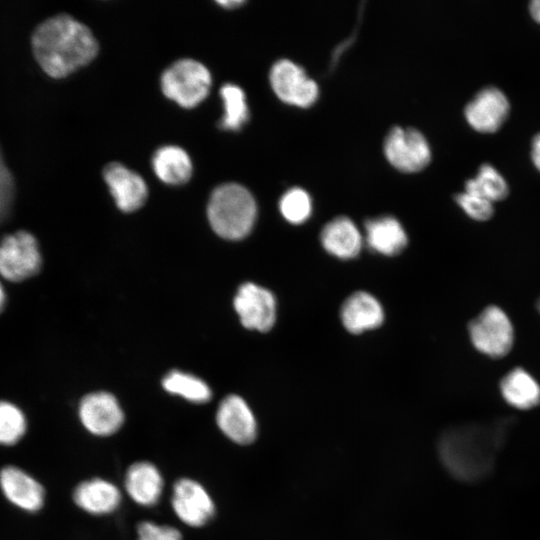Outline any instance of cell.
<instances>
[{"mask_svg": "<svg viewBox=\"0 0 540 540\" xmlns=\"http://www.w3.org/2000/svg\"><path fill=\"white\" fill-rule=\"evenodd\" d=\"M216 421L220 430L240 445L252 443L257 435V422L246 401L238 395H229L220 403Z\"/></svg>", "mask_w": 540, "mask_h": 540, "instance_id": "cell-12", "label": "cell"}, {"mask_svg": "<svg viewBox=\"0 0 540 540\" xmlns=\"http://www.w3.org/2000/svg\"><path fill=\"white\" fill-rule=\"evenodd\" d=\"M384 153L387 160L403 172L420 171L431 158L427 140L413 128H392L384 142Z\"/></svg>", "mask_w": 540, "mask_h": 540, "instance_id": "cell-7", "label": "cell"}, {"mask_svg": "<svg viewBox=\"0 0 540 540\" xmlns=\"http://www.w3.org/2000/svg\"><path fill=\"white\" fill-rule=\"evenodd\" d=\"M31 45L40 67L54 78L65 77L86 65L98 52L91 30L68 14L41 22L32 33Z\"/></svg>", "mask_w": 540, "mask_h": 540, "instance_id": "cell-1", "label": "cell"}, {"mask_svg": "<svg viewBox=\"0 0 540 540\" xmlns=\"http://www.w3.org/2000/svg\"><path fill=\"white\" fill-rule=\"evenodd\" d=\"M468 330L473 346L489 357H503L513 346V325L497 306L486 307L469 323Z\"/></svg>", "mask_w": 540, "mask_h": 540, "instance_id": "cell-5", "label": "cell"}, {"mask_svg": "<svg viewBox=\"0 0 540 540\" xmlns=\"http://www.w3.org/2000/svg\"><path fill=\"white\" fill-rule=\"evenodd\" d=\"M505 401L518 409H530L540 403V385L523 368L509 371L500 382Z\"/></svg>", "mask_w": 540, "mask_h": 540, "instance_id": "cell-21", "label": "cell"}, {"mask_svg": "<svg viewBox=\"0 0 540 540\" xmlns=\"http://www.w3.org/2000/svg\"><path fill=\"white\" fill-rule=\"evenodd\" d=\"M0 489L10 503L24 511L36 512L44 504L43 486L16 466H5L0 470Z\"/></svg>", "mask_w": 540, "mask_h": 540, "instance_id": "cell-15", "label": "cell"}, {"mask_svg": "<svg viewBox=\"0 0 540 540\" xmlns=\"http://www.w3.org/2000/svg\"><path fill=\"white\" fill-rule=\"evenodd\" d=\"M465 191L493 203L507 196L508 186L504 178L493 166L484 164L480 167L477 176L467 181Z\"/></svg>", "mask_w": 540, "mask_h": 540, "instance_id": "cell-24", "label": "cell"}, {"mask_svg": "<svg viewBox=\"0 0 540 540\" xmlns=\"http://www.w3.org/2000/svg\"><path fill=\"white\" fill-rule=\"evenodd\" d=\"M103 175L119 209L132 212L145 203L148 189L139 174L112 162L105 167Z\"/></svg>", "mask_w": 540, "mask_h": 540, "instance_id": "cell-14", "label": "cell"}, {"mask_svg": "<svg viewBox=\"0 0 540 540\" xmlns=\"http://www.w3.org/2000/svg\"><path fill=\"white\" fill-rule=\"evenodd\" d=\"M279 209L289 223L302 224L311 215L312 201L309 194L301 188H292L280 199Z\"/></svg>", "mask_w": 540, "mask_h": 540, "instance_id": "cell-27", "label": "cell"}, {"mask_svg": "<svg viewBox=\"0 0 540 540\" xmlns=\"http://www.w3.org/2000/svg\"><path fill=\"white\" fill-rule=\"evenodd\" d=\"M210 86L209 70L193 59L178 60L161 78L163 93L186 108L199 104L207 96Z\"/></svg>", "mask_w": 540, "mask_h": 540, "instance_id": "cell-4", "label": "cell"}, {"mask_svg": "<svg viewBox=\"0 0 540 540\" xmlns=\"http://www.w3.org/2000/svg\"><path fill=\"white\" fill-rule=\"evenodd\" d=\"M233 304L245 328L267 332L273 327L276 300L268 289L247 282L239 287Z\"/></svg>", "mask_w": 540, "mask_h": 540, "instance_id": "cell-8", "label": "cell"}, {"mask_svg": "<svg viewBox=\"0 0 540 540\" xmlns=\"http://www.w3.org/2000/svg\"><path fill=\"white\" fill-rule=\"evenodd\" d=\"M532 159L535 166L540 171V133L534 137L532 142Z\"/></svg>", "mask_w": 540, "mask_h": 540, "instance_id": "cell-31", "label": "cell"}, {"mask_svg": "<svg viewBox=\"0 0 540 540\" xmlns=\"http://www.w3.org/2000/svg\"><path fill=\"white\" fill-rule=\"evenodd\" d=\"M207 215L211 227L219 236L228 240H239L252 230L257 206L252 194L245 187L228 183L213 191Z\"/></svg>", "mask_w": 540, "mask_h": 540, "instance_id": "cell-3", "label": "cell"}, {"mask_svg": "<svg viewBox=\"0 0 540 540\" xmlns=\"http://www.w3.org/2000/svg\"><path fill=\"white\" fill-rule=\"evenodd\" d=\"M73 498L84 511L101 515L111 513L119 506L121 494L115 485L97 478L79 484Z\"/></svg>", "mask_w": 540, "mask_h": 540, "instance_id": "cell-20", "label": "cell"}, {"mask_svg": "<svg viewBox=\"0 0 540 540\" xmlns=\"http://www.w3.org/2000/svg\"><path fill=\"white\" fill-rule=\"evenodd\" d=\"M172 507L185 524L192 527L205 525L214 515V503L198 482L182 478L173 488Z\"/></svg>", "mask_w": 540, "mask_h": 540, "instance_id": "cell-11", "label": "cell"}, {"mask_svg": "<svg viewBox=\"0 0 540 540\" xmlns=\"http://www.w3.org/2000/svg\"><path fill=\"white\" fill-rule=\"evenodd\" d=\"M365 240L371 250L385 256L397 255L408 242L403 226L392 216L366 221Z\"/></svg>", "mask_w": 540, "mask_h": 540, "instance_id": "cell-18", "label": "cell"}, {"mask_svg": "<svg viewBox=\"0 0 540 540\" xmlns=\"http://www.w3.org/2000/svg\"><path fill=\"white\" fill-rule=\"evenodd\" d=\"M530 12L533 18L540 23V0L531 2Z\"/></svg>", "mask_w": 540, "mask_h": 540, "instance_id": "cell-32", "label": "cell"}, {"mask_svg": "<svg viewBox=\"0 0 540 540\" xmlns=\"http://www.w3.org/2000/svg\"><path fill=\"white\" fill-rule=\"evenodd\" d=\"M27 421L19 407L0 400V445L16 444L25 434Z\"/></svg>", "mask_w": 540, "mask_h": 540, "instance_id": "cell-26", "label": "cell"}, {"mask_svg": "<svg viewBox=\"0 0 540 540\" xmlns=\"http://www.w3.org/2000/svg\"><path fill=\"white\" fill-rule=\"evenodd\" d=\"M6 303V293L2 283L0 282V312L3 310Z\"/></svg>", "mask_w": 540, "mask_h": 540, "instance_id": "cell-34", "label": "cell"}, {"mask_svg": "<svg viewBox=\"0 0 540 540\" xmlns=\"http://www.w3.org/2000/svg\"><path fill=\"white\" fill-rule=\"evenodd\" d=\"M218 3L224 6L225 8H234L243 4L244 2L241 0H228V1H218Z\"/></svg>", "mask_w": 540, "mask_h": 540, "instance_id": "cell-33", "label": "cell"}, {"mask_svg": "<svg viewBox=\"0 0 540 540\" xmlns=\"http://www.w3.org/2000/svg\"><path fill=\"white\" fill-rule=\"evenodd\" d=\"M41 253L36 238L20 230L0 241V276L11 282L26 280L40 270Z\"/></svg>", "mask_w": 540, "mask_h": 540, "instance_id": "cell-6", "label": "cell"}, {"mask_svg": "<svg viewBox=\"0 0 540 540\" xmlns=\"http://www.w3.org/2000/svg\"><path fill=\"white\" fill-rule=\"evenodd\" d=\"M125 488L136 503L151 506L157 503L161 496L163 479L152 463L137 462L127 470Z\"/></svg>", "mask_w": 540, "mask_h": 540, "instance_id": "cell-19", "label": "cell"}, {"mask_svg": "<svg viewBox=\"0 0 540 540\" xmlns=\"http://www.w3.org/2000/svg\"><path fill=\"white\" fill-rule=\"evenodd\" d=\"M340 317L347 331L359 334L379 327L384 321V310L372 294L358 291L344 301Z\"/></svg>", "mask_w": 540, "mask_h": 540, "instance_id": "cell-16", "label": "cell"}, {"mask_svg": "<svg viewBox=\"0 0 540 540\" xmlns=\"http://www.w3.org/2000/svg\"><path fill=\"white\" fill-rule=\"evenodd\" d=\"M83 426L97 436H109L122 426L124 414L117 399L108 392L86 395L79 405Z\"/></svg>", "mask_w": 540, "mask_h": 540, "instance_id": "cell-10", "label": "cell"}, {"mask_svg": "<svg viewBox=\"0 0 540 540\" xmlns=\"http://www.w3.org/2000/svg\"><path fill=\"white\" fill-rule=\"evenodd\" d=\"M456 201L464 212L478 221H485L493 214L492 202L472 193L464 192L456 196Z\"/></svg>", "mask_w": 540, "mask_h": 540, "instance_id": "cell-28", "label": "cell"}, {"mask_svg": "<svg viewBox=\"0 0 540 540\" xmlns=\"http://www.w3.org/2000/svg\"><path fill=\"white\" fill-rule=\"evenodd\" d=\"M508 112L509 102L506 96L495 87L482 89L465 108L467 122L482 133L498 130Z\"/></svg>", "mask_w": 540, "mask_h": 540, "instance_id": "cell-13", "label": "cell"}, {"mask_svg": "<svg viewBox=\"0 0 540 540\" xmlns=\"http://www.w3.org/2000/svg\"><path fill=\"white\" fill-rule=\"evenodd\" d=\"M270 83L275 94L284 102L299 107L312 105L318 97V86L294 62L282 59L270 71Z\"/></svg>", "mask_w": 540, "mask_h": 540, "instance_id": "cell-9", "label": "cell"}, {"mask_svg": "<svg viewBox=\"0 0 540 540\" xmlns=\"http://www.w3.org/2000/svg\"><path fill=\"white\" fill-rule=\"evenodd\" d=\"M153 168L163 182L179 185L187 182L192 174V163L188 154L178 146H164L153 157Z\"/></svg>", "mask_w": 540, "mask_h": 540, "instance_id": "cell-22", "label": "cell"}, {"mask_svg": "<svg viewBox=\"0 0 540 540\" xmlns=\"http://www.w3.org/2000/svg\"><path fill=\"white\" fill-rule=\"evenodd\" d=\"M508 421L489 425H464L445 431L438 442L439 458L446 470L462 481L488 475L509 431Z\"/></svg>", "mask_w": 540, "mask_h": 540, "instance_id": "cell-2", "label": "cell"}, {"mask_svg": "<svg viewBox=\"0 0 540 540\" xmlns=\"http://www.w3.org/2000/svg\"><path fill=\"white\" fill-rule=\"evenodd\" d=\"M14 197V180L0 150V224L9 214Z\"/></svg>", "mask_w": 540, "mask_h": 540, "instance_id": "cell-29", "label": "cell"}, {"mask_svg": "<svg viewBox=\"0 0 540 540\" xmlns=\"http://www.w3.org/2000/svg\"><path fill=\"white\" fill-rule=\"evenodd\" d=\"M138 540H182V535L175 527L141 522L137 528Z\"/></svg>", "mask_w": 540, "mask_h": 540, "instance_id": "cell-30", "label": "cell"}, {"mask_svg": "<svg viewBox=\"0 0 540 540\" xmlns=\"http://www.w3.org/2000/svg\"><path fill=\"white\" fill-rule=\"evenodd\" d=\"M320 241L323 248L339 259H351L361 251L362 235L348 217H337L328 222L321 231Z\"/></svg>", "mask_w": 540, "mask_h": 540, "instance_id": "cell-17", "label": "cell"}, {"mask_svg": "<svg viewBox=\"0 0 540 540\" xmlns=\"http://www.w3.org/2000/svg\"><path fill=\"white\" fill-rule=\"evenodd\" d=\"M163 387L194 403H205L211 398L209 386L201 379L181 371H171L163 379Z\"/></svg>", "mask_w": 540, "mask_h": 540, "instance_id": "cell-23", "label": "cell"}, {"mask_svg": "<svg viewBox=\"0 0 540 540\" xmlns=\"http://www.w3.org/2000/svg\"><path fill=\"white\" fill-rule=\"evenodd\" d=\"M220 94L224 104L220 127L227 130L240 129L249 115L244 91L237 85L227 83L221 87Z\"/></svg>", "mask_w": 540, "mask_h": 540, "instance_id": "cell-25", "label": "cell"}, {"mask_svg": "<svg viewBox=\"0 0 540 540\" xmlns=\"http://www.w3.org/2000/svg\"><path fill=\"white\" fill-rule=\"evenodd\" d=\"M538 308H539V311H540V300H539V302H538Z\"/></svg>", "mask_w": 540, "mask_h": 540, "instance_id": "cell-35", "label": "cell"}]
</instances>
